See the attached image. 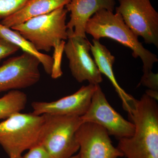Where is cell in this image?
<instances>
[{
  "instance_id": "obj_1",
  "label": "cell",
  "mask_w": 158,
  "mask_h": 158,
  "mask_svg": "<svg viewBox=\"0 0 158 158\" xmlns=\"http://www.w3.org/2000/svg\"><path fill=\"white\" fill-rule=\"evenodd\" d=\"M134 134L118 140L117 148L126 158H158V106L144 94L135 99L128 113Z\"/></svg>"
},
{
  "instance_id": "obj_2",
  "label": "cell",
  "mask_w": 158,
  "mask_h": 158,
  "mask_svg": "<svg viewBox=\"0 0 158 158\" xmlns=\"http://www.w3.org/2000/svg\"><path fill=\"white\" fill-rule=\"evenodd\" d=\"M85 31L94 39L99 40L106 37L131 49L133 56L141 59L144 74L152 71L154 64L158 62L157 56L144 48L118 12L114 13L106 9L99 10L88 20Z\"/></svg>"
},
{
  "instance_id": "obj_3",
  "label": "cell",
  "mask_w": 158,
  "mask_h": 158,
  "mask_svg": "<svg viewBox=\"0 0 158 158\" xmlns=\"http://www.w3.org/2000/svg\"><path fill=\"white\" fill-rule=\"evenodd\" d=\"M44 115L18 113L0 122V145L9 158L40 144Z\"/></svg>"
},
{
  "instance_id": "obj_4",
  "label": "cell",
  "mask_w": 158,
  "mask_h": 158,
  "mask_svg": "<svg viewBox=\"0 0 158 158\" xmlns=\"http://www.w3.org/2000/svg\"><path fill=\"white\" fill-rule=\"evenodd\" d=\"M67 12L65 7H60L47 14L30 19L11 29L19 32L37 50L48 52L60 41L68 39Z\"/></svg>"
},
{
  "instance_id": "obj_5",
  "label": "cell",
  "mask_w": 158,
  "mask_h": 158,
  "mask_svg": "<svg viewBox=\"0 0 158 158\" xmlns=\"http://www.w3.org/2000/svg\"><path fill=\"white\" fill-rule=\"evenodd\" d=\"M40 144L53 158H69L79 149L76 138L82 123L80 116L44 114Z\"/></svg>"
},
{
  "instance_id": "obj_6",
  "label": "cell",
  "mask_w": 158,
  "mask_h": 158,
  "mask_svg": "<svg viewBox=\"0 0 158 158\" xmlns=\"http://www.w3.org/2000/svg\"><path fill=\"white\" fill-rule=\"evenodd\" d=\"M116 12L137 37L158 47V13L150 0H118Z\"/></svg>"
},
{
  "instance_id": "obj_7",
  "label": "cell",
  "mask_w": 158,
  "mask_h": 158,
  "mask_svg": "<svg viewBox=\"0 0 158 158\" xmlns=\"http://www.w3.org/2000/svg\"><path fill=\"white\" fill-rule=\"evenodd\" d=\"M81 117L82 122L98 125L118 140L131 137L135 132L134 123L123 118L111 106L99 85H96L87 112Z\"/></svg>"
},
{
  "instance_id": "obj_8",
  "label": "cell",
  "mask_w": 158,
  "mask_h": 158,
  "mask_svg": "<svg viewBox=\"0 0 158 158\" xmlns=\"http://www.w3.org/2000/svg\"><path fill=\"white\" fill-rule=\"evenodd\" d=\"M40 62L27 53L12 57L0 66V93L31 87L40 78Z\"/></svg>"
},
{
  "instance_id": "obj_9",
  "label": "cell",
  "mask_w": 158,
  "mask_h": 158,
  "mask_svg": "<svg viewBox=\"0 0 158 158\" xmlns=\"http://www.w3.org/2000/svg\"><path fill=\"white\" fill-rule=\"evenodd\" d=\"M68 41L64 52L69 61V67L77 81H87L92 85H99L103 79L94 60L89 54L91 44L87 38L75 36L67 30Z\"/></svg>"
},
{
  "instance_id": "obj_10",
  "label": "cell",
  "mask_w": 158,
  "mask_h": 158,
  "mask_svg": "<svg viewBox=\"0 0 158 158\" xmlns=\"http://www.w3.org/2000/svg\"><path fill=\"white\" fill-rule=\"evenodd\" d=\"M104 128L90 122L82 123L76 133L79 158H118L121 152L113 146Z\"/></svg>"
},
{
  "instance_id": "obj_11",
  "label": "cell",
  "mask_w": 158,
  "mask_h": 158,
  "mask_svg": "<svg viewBox=\"0 0 158 158\" xmlns=\"http://www.w3.org/2000/svg\"><path fill=\"white\" fill-rule=\"evenodd\" d=\"M96 85L82 86L76 92L55 101L34 102L31 104L35 115L44 114L82 116L90 106Z\"/></svg>"
},
{
  "instance_id": "obj_12",
  "label": "cell",
  "mask_w": 158,
  "mask_h": 158,
  "mask_svg": "<svg viewBox=\"0 0 158 158\" xmlns=\"http://www.w3.org/2000/svg\"><path fill=\"white\" fill-rule=\"evenodd\" d=\"M116 4L115 0H71L65 6L70 12L67 30L74 36L87 38L85 27L89 19L102 9L113 11Z\"/></svg>"
},
{
  "instance_id": "obj_13",
  "label": "cell",
  "mask_w": 158,
  "mask_h": 158,
  "mask_svg": "<svg viewBox=\"0 0 158 158\" xmlns=\"http://www.w3.org/2000/svg\"><path fill=\"white\" fill-rule=\"evenodd\" d=\"M94 61L101 73L103 74L110 80L116 92L122 102L123 106L128 113L135 102V98L128 94L118 85L113 69L115 58L105 45L100 42L99 40L93 39V44L90 45Z\"/></svg>"
},
{
  "instance_id": "obj_14",
  "label": "cell",
  "mask_w": 158,
  "mask_h": 158,
  "mask_svg": "<svg viewBox=\"0 0 158 158\" xmlns=\"http://www.w3.org/2000/svg\"><path fill=\"white\" fill-rule=\"evenodd\" d=\"M71 0H29L19 11L2 20L1 23L11 28L30 19L47 14L65 7Z\"/></svg>"
},
{
  "instance_id": "obj_15",
  "label": "cell",
  "mask_w": 158,
  "mask_h": 158,
  "mask_svg": "<svg viewBox=\"0 0 158 158\" xmlns=\"http://www.w3.org/2000/svg\"><path fill=\"white\" fill-rule=\"evenodd\" d=\"M0 38L17 46L24 52L27 53L38 59L45 72L51 75L53 66L52 57L37 50L29 40L25 39L18 31L3 25L0 23Z\"/></svg>"
},
{
  "instance_id": "obj_16",
  "label": "cell",
  "mask_w": 158,
  "mask_h": 158,
  "mask_svg": "<svg viewBox=\"0 0 158 158\" xmlns=\"http://www.w3.org/2000/svg\"><path fill=\"white\" fill-rule=\"evenodd\" d=\"M27 102L25 94L19 90H10L0 98V119H6L20 113L25 108Z\"/></svg>"
},
{
  "instance_id": "obj_17",
  "label": "cell",
  "mask_w": 158,
  "mask_h": 158,
  "mask_svg": "<svg viewBox=\"0 0 158 158\" xmlns=\"http://www.w3.org/2000/svg\"><path fill=\"white\" fill-rule=\"evenodd\" d=\"M29 0H0V19L9 17L21 9Z\"/></svg>"
},
{
  "instance_id": "obj_18",
  "label": "cell",
  "mask_w": 158,
  "mask_h": 158,
  "mask_svg": "<svg viewBox=\"0 0 158 158\" xmlns=\"http://www.w3.org/2000/svg\"><path fill=\"white\" fill-rule=\"evenodd\" d=\"M65 43L64 40H62L53 48L55 50L52 57L53 66L51 75L52 78H58L62 76L63 73L61 69V62Z\"/></svg>"
},
{
  "instance_id": "obj_19",
  "label": "cell",
  "mask_w": 158,
  "mask_h": 158,
  "mask_svg": "<svg viewBox=\"0 0 158 158\" xmlns=\"http://www.w3.org/2000/svg\"><path fill=\"white\" fill-rule=\"evenodd\" d=\"M158 75L157 73H154L152 71L143 74L139 85H143L149 89L158 90Z\"/></svg>"
},
{
  "instance_id": "obj_20",
  "label": "cell",
  "mask_w": 158,
  "mask_h": 158,
  "mask_svg": "<svg viewBox=\"0 0 158 158\" xmlns=\"http://www.w3.org/2000/svg\"><path fill=\"white\" fill-rule=\"evenodd\" d=\"M19 49V48L17 46L0 38V61L10 55L15 53Z\"/></svg>"
},
{
  "instance_id": "obj_21",
  "label": "cell",
  "mask_w": 158,
  "mask_h": 158,
  "mask_svg": "<svg viewBox=\"0 0 158 158\" xmlns=\"http://www.w3.org/2000/svg\"><path fill=\"white\" fill-rule=\"evenodd\" d=\"M22 158H53L40 144L29 150Z\"/></svg>"
},
{
  "instance_id": "obj_22",
  "label": "cell",
  "mask_w": 158,
  "mask_h": 158,
  "mask_svg": "<svg viewBox=\"0 0 158 158\" xmlns=\"http://www.w3.org/2000/svg\"><path fill=\"white\" fill-rule=\"evenodd\" d=\"M145 94L151 98L157 101L158 99V90L148 89L145 92Z\"/></svg>"
},
{
  "instance_id": "obj_23",
  "label": "cell",
  "mask_w": 158,
  "mask_h": 158,
  "mask_svg": "<svg viewBox=\"0 0 158 158\" xmlns=\"http://www.w3.org/2000/svg\"><path fill=\"white\" fill-rule=\"evenodd\" d=\"M69 158H79L78 154L76 155H74Z\"/></svg>"
},
{
  "instance_id": "obj_24",
  "label": "cell",
  "mask_w": 158,
  "mask_h": 158,
  "mask_svg": "<svg viewBox=\"0 0 158 158\" xmlns=\"http://www.w3.org/2000/svg\"><path fill=\"white\" fill-rule=\"evenodd\" d=\"M9 158H22V156H19L13 157H10Z\"/></svg>"
}]
</instances>
